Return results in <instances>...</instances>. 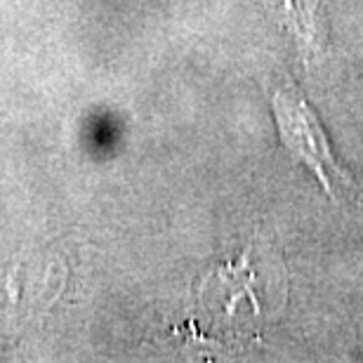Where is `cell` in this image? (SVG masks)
Here are the masks:
<instances>
[{
    "mask_svg": "<svg viewBox=\"0 0 363 363\" xmlns=\"http://www.w3.org/2000/svg\"><path fill=\"white\" fill-rule=\"evenodd\" d=\"M286 10V24L293 33V38L300 48L302 62L309 64L314 57L323 52V33H318V0H283Z\"/></svg>",
    "mask_w": 363,
    "mask_h": 363,
    "instance_id": "cell-2",
    "label": "cell"
},
{
    "mask_svg": "<svg viewBox=\"0 0 363 363\" xmlns=\"http://www.w3.org/2000/svg\"><path fill=\"white\" fill-rule=\"evenodd\" d=\"M274 116L279 135L283 144L311 168L323 182L325 191L333 199H357L359 189L357 182L347 175L345 168H340L337 161L330 154V144L325 140V133L318 123L316 113L311 111L309 101L302 97L295 85L274 94Z\"/></svg>",
    "mask_w": 363,
    "mask_h": 363,
    "instance_id": "cell-1",
    "label": "cell"
}]
</instances>
